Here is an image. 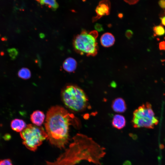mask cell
Instances as JSON below:
<instances>
[{
	"label": "cell",
	"mask_w": 165,
	"mask_h": 165,
	"mask_svg": "<svg viewBox=\"0 0 165 165\" xmlns=\"http://www.w3.org/2000/svg\"><path fill=\"white\" fill-rule=\"evenodd\" d=\"M45 116L44 113L40 110L35 111L31 114L30 119L35 125L40 126L43 123Z\"/></svg>",
	"instance_id": "ba28073f"
},
{
	"label": "cell",
	"mask_w": 165,
	"mask_h": 165,
	"mask_svg": "<svg viewBox=\"0 0 165 165\" xmlns=\"http://www.w3.org/2000/svg\"><path fill=\"white\" fill-rule=\"evenodd\" d=\"M101 45L105 47H109L112 46L115 42V38L113 35L109 32L103 34L100 38Z\"/></svg>",
	"instance_id": "30bf717a"
},
{
	"label": "cell",
	"mask_w": 165,
	"mask_h": 165,
	"mask_svg": "<svg viewBox=\"0 0 165 165\" xmlns=\"http://www.w3.org/2000/svg\"><path fill=\"white\" fill-rule=\"evenodd\" d=\"M159 48L161 50H165V42L164 41L160 42L159 44Z\"/></svg>",
	"instance_id": "603a6c76"
},
{
	"label": "cell",
	"mask_w": 165,
	"mask_h": 165,
	"mask_svg": "<svg viewBox=\"0 0 165 165\" xmlns=\"http://www.w3.org/2000/svg\"><path fill=\"white\" fill-rule=\"evenodd\" d=\"M97 31L93 30L88 32L82 30L75 37L73 46L75 50L81 55L94 56L97 53L98 49L97 38Z\"/></svg>",
	"instance_id": "277c9868"
},
{
	"label": "cell",
	"mask_w": 165,
	"mask_h": 165,
	"mask_svg": "<svg viewBox=\"0 0 165 165\" xmlns=\"http://www.w3.org/2000/svg\"><path fill=\"white\" fill-rule=\"evenodd\" d=\"M162 25L165 26V16L160 18Z\"/></svg>",
	"instance_id": "cb8c5ba5"
},
{
	"label": "cell",
	"mask_w": 165,
	"mask_h": 165,
	"mask_svg": "<svg viewBox=\"0 0 165 165\" xmlns=\"http://www.w3.org/2000/svg\"><path fill=\"white\" fill-rule=\"evenodd\" d=\"M41 5H45L53 10H55L58 7L57 2L54 0H39L38 1Z\"/></svg>",
	"instance_id": "9a60e30c"
},
{
	"label": "cell",
	"mask_w": 165,
	"mask_h": 165,
	"mask_svg": "<svg viewBox=\"0 0 165 165\" xmlns=\"http://www.w3.org/2000/svg\"><path fill=\"white\" fill-rule=\"evenodd\" d=\"M160 6L163 9H165V0H160L158 2Z\"/></svg>",
	"instance_id": "44dd1931"
},
{
	"label": "cell",
	"mask_w": 165,
	"mask_h": 165,
	"mask_svg": "<svg viewBox=\"0 0 165 165\" xmlns=\"http://www.w3.org/2000/svg\"><path fill=\"white\" fill-rule=\"evenodd\" d=\"M77 63L73 58L69 57L66 59L63 63V67L66 72H74L76 69Z\"/></svg>",
	"instance_id": "8fae6325"
},
{
	"label": "cell",
	"mask_w": 165,
	"mask_h": 165,
	"mask_svg": "<svg viewBox=\"0 0 165 165\" xmlns=\"http://www.w3.org/2000/svg\"><path fill=\"white\" fill-rule=\"evenodd\" d=\"M94 27L96 31H97L100 32L104 31V29L102 25L100 24H96L94 26Z\"/></svg>",
	"instance_id": "d6986e66"
},
{
	"label": "cell",
	"mask_w": 165,
	"mask_h": 165,
	"mask_svg": "<svg viewBox=\"0 0 165 165\" xmlns=\"http://www.w3.org/2000/svg\"><path fill=\"white\" fill-rule=\"evenodd\" d=\"M138 0H125V1L126 2L128 3L130 5H134L137 3L138 2Z\"/></svg>",
	"instance_id": "7402d4cb"
},
{
	"label": "cell",
	"mask_w": 165,
	"mask_h": 165,
	"mask_svg": "<svg viewBox=\"0 0 165 165\" xmlns=\"http://www.w3.org/2000/svg\"><path fill=\"white\" fill-rule=\"evenodd\" d=\"M110 7V3L109 1L104 0L100 2L95 9L97 15L93 18V22L96 21L104 16L109 15Z\"/></svg>",
	"instance_id": "52a82bcc"
},
{
	"label": "cell",
	"mask_w": 165,
	"mask_h": 165,
	"mask_svg": "<svg viewBox=\"0 0 165 165\" xmlns=\"http://www.w3.org/2000/svg\"><path fill=\"white\" fill-rule=\"evenodd\" d=\"M0 165H13L9 159H5L0 161Z\"/></svg>",
	"instance_id": "ac0fdd59"
},
{
	"label": "cell",
	"mask_w": 165,
	"mask_h": 165,
	"mask_svg": "<svg viewBox=\"0 0 165 165\" xmlns=\"http://www.w3.org/2000/svg\"><path fill=\"white\" fill-rule=\"evenodd\" d=\"M11 127L13 130L20 132L26 127L27 125L23 120L16 119L11 122Z\"/></svg>",
	"instance_id": "4fadbf2b"
},
{
	"label": "cell",
	"mask_w": 165,
	"mask_h": 165,
	"mask_svg": "<svg viewBox=\"0 0 165 165\" xmlns=\"http://www.w3.org/2000/svg\"><path fill=\"white\" fill-rule=\"evenodd\" d=\"M61 97L65 106L74 112L82 111L87 105V96L83 90L77 86H66L61 91Z\"/></svg>",
	"instance_id": "3957f363"
},
{
	"label": "cell",
	"mask_w": 165,
	"mask_h": 165,
	"mask_svg": "<svg viewBox=\"0 0 165 165\" xmlns=\"http://www.w3.org/2000/svg\"><path fill=\"white\" fill-rule=\"evenodd\" d=\"M23 143L29 150L35 151L48 135L44 128L34 124H29L20 133Z\"/></svg>",
	"instance_id": "8992f818"
},
{
	"label": "cell",
	"mask_w": 165,
	"mask_h": 165,
	"mask_svg": "<svg viewBox=\"0 0 165 165\" xmlns=\"http://www.w3.org/2000/svg\"><path fill=\"white\" fill-rule=\"evenodd\" d=\"M9 55L12 59H14L18 54V51L15 48L9 49L8 50Z\"/></svg>",
	"instance_id": "e0dca14e"
},
{
	"label": "cell",
	"mask_w": 165,
	"mask_h": 165,
	"mask_svg": "<svg viewBox=\"0 0 165 165\" xmlns=\"http://www.w3.org/2000/svg\"><path fill=\"white\" fill-rule=\"evenodd\" d=\"M133 34V32L130 30L128 29L125 32V35L128 39L130 38Z\"/></svg>",
	"instance_id": "ffe728a7"
},
{
	"label": "cell",
	"mask_w": 165,
	"mask_h": 165,
	"mask_svg": "<svg viewBox=\"0 0 165 165\" xmlns=\"http://www.w3.org/2000/svg\"><path fill=\"white\" fill-rule=\"evenodd\" d=\"M134 127L153 129L159 123L150 103L147 102L142 104L133 112L132 120Z\"/></svg>",
	"instance_id": "5b68a950"
},
{
	"label": "cell",
	"mask_w": 165,
	"mask_h": 165,
	"mask_svg": "<svg viewBox=\"0 0 165 165\" xmlns=\"http://www.w3.org/2000/svg\"><path fill=\"white\" fill-rule=\"evenodd\" d=\"M126 124V119L123 116L117 114L114 116L112 124L114 127L118 129H121L125 126Z\"/></svg>",
	"instance_id": "7c38bea8"
},
{
	"label": "cell",
	"mask_w": 165,
	"mask_h": 165,
	"mask_svg": "<svg viewBox=\"0 0 165 165\" xmlns=\"http://www.w3.org/2000/svg\"><path fill=\"white\" fill-rule=\"evenodd\" d=\"M153 31L156 35L162 36L165 34V29L161 25L155 26L153 28Z\"/></svg>",
	"instance_id": "2e32d148"
},
{
	"label": "cell",
	"mask_w": 165,
	"mask_h": 165,
	"mask_svg": "<svg viewBox=\"0 0 165 165\" xmlns=\"http://www.w3.org/2000/svg\"><path fill=\"white\" fill-rule=\"evenodd\" d=\"M77 122L74 115L63 107L52 106L47 112L45 123L47 139L51 144L64 148L69 140L70 126Z\"/></svg>",
	"instance_id": "7a4b0ae2"
},
{
	"label": "cell",
	"mask_w": 165,
	"mask_h": 165,
	"mask_svg": "<svg viewBox=\"0 0 165 165\" xmlns=\"http://www.w3.org/2000/svg\"><path fill=\"white\" fill-rule=\"evenodd\" d=\"M112 107L114 111L119 113L124 112L127 108L125 101L121 98L115 99L112 102Z\"/></svg>",
	"instance_id": "9c48e42d"
},
{
	"label": "cell",
	"mask_w": 165,
	"mask_h": 165,
	"mask_svg": "<svg viewBox=\"0 0 165 165\" xmlns=\"http://www.w3.org/2000/svg\"><path fill=\"white\" fill-rule=\"evenodd\" d=\"M85 136L77 134L73 142L54 161H46L47 165H75L82 160L99 163L98 160L104 154L103 149Z\"/></svg>",
	"instance_id": "6da1fadb"
},
{
	"label": "cell",
	"mask_w": 165,
	"mask_h": 165,
	"mask_svg": "<svg viewBox=\"0 0 165 165\" xmlns=\"http://www.w3.org/2000/svg\"><path fill=\"white\" fill-rule=\"evenodd\" d=\"M18 75L21 78L27 79L31 77V74L30 70L28 69L23 68L19 71Z\"/></svg>",
	"instance_id": "5bb4252c"
}]
</instances>
